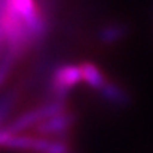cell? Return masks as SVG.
<instances>
[{
  "instance_id": "277c9868",
  "label": "cell",
  "mask_w": 153,
  "mask_h": 153,
  "mask_svg": "<svg viewBox=\"0 0 153 153\" xmlns=\"http://www.w3.org/2000/svg\"><path fill=\"white\" fill-rule=\"evenodd\" d=\"M100 92H101L102 98H105L107 101H110L111 104H116V105H123V104H126L129 101L126 92L114 83L105 82V85L100 89Z\"/></svg>"
},
{
  "instance_id": "3957f363",
  "label": "cell",
  "mask_w": 153,
  "mask_h": 153,
  "mask_svg": "<svg viewBox=\"0 0 153 153\" xmlns=\"http://www.w3.org/2000/svg\"><path fill=\"white\" fill-rule=\"evenodd\" d=\"M80 70H82L83 82H86L91 88L101 89L102 86L105 85V79H104V76H102L101 70H100L95 64H92V62H89V61L82 62V64H80Z\"/></svg>"
},
{
  "instance_id": "ba28073f",
  "label": "cell",
  "mask_w": 153,
  "mask_h": 153,
  "mask_svg": "<svg viewBox=\"0 0 153 153\" xmlns=\"http://www.w3.org/2000/svg\"><path fill=\"white\" fill-rule=\"evenodd\" d=\"M1 1L3 0H0V53L3 51V48L6 46V43H4V34H3V28H1Z\"/></svg>"
},
{
  "instance_id": "5b68a950",
  "label": "cell",
  "mask_w": 153,
  "mask_h": 153,
  "mask_svg": "<svg viewBox=\"0 0 153 153\" xmlns=\"http://www.w3.org/2000/svg\"><path fill=\"white\" fill-rule=\"evenodd\" d=\"M126 33V28L120 24H111V25H107L104 27L101 31H100V40L102 43H114L117 40H120Z\"/></svg>"
},
{
  "instance_id": "8992f818",
  "label": "cell",
  "mask_w": 153,
  "mask_h": 153,
  "mask_svg": "<svg viewBox=\"0 0 153 153\" xmlns=\"http://www.w3.org/2000/svg\"><path fill=\"white\" fill-rule=\"evenodd\" d=\"M15 59H16V56L7 51L4 52L3 56L0 58V85H3V82L6 80L7 74L10 73V68H12Z\"/></svg>"
},
{
  "instance_id": "7a4b0ae2",
  "label": "cell",
  "mask_w": 153,
  "mask_h": 153,
  "mask_svg": "<svg viewBox=\"0 0 153 153\" xmlns=\"http://www.w3.org/2000/svg\"><path fill=\"white\" fill-rule=\"evenodd\" d=\"M74 120V116L70 114V113H59V114H55L51 116L45 120H42L40 123L36 125V129L40 135H49V134H62L64 131H67L71 123Z\"/></svg>"
},
{
  "instance_id": "6da1fadb",
  "label": "cell",
  "mask_w": 153,
  "mask_h": 153,
  "mask_svg": "<svg viewBox=\"0 0 153 153\" xmlns=\"http://www.w3.org/2000/svg\"><path fill=\"white\" fill-rule=\"evenodd\" d=\"M80 80H83L80 65L64 64V65H59L53 70L51 77V89L56 95V98L61 100Z\"/></svg>"
},
{
  "instance_id": "52a82bcc",
  "label": "cell",
  "mask_w": 153,
  "mask_h": 153,
  "mask_svg": "<svg viewBox=\"0 0 153 153\" xmlns=\"http://www.w3.org/2000/svg\"><path fill=\"white\" fill-rule=\"evenodd\" d=\"M12 135V132L4 126V128H0V147L1 146H4L6 144V141H7V138Z\"/></svg>"
}]
</instances>
